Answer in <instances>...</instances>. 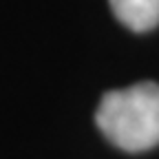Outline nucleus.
Wrapping results in <instances>:
<instances>
[{
    "label": "nucleus",
    "instance_id": "1",
    "mask_svg": "<svg viewBox=\"0 0 159 159\" xmlns=\"http://www.w3.org/2000/svg\"><path fill=\"white\" fill-rule=\"evenodd\" d=\"M95 122L108 142L122 150L142 152L155 148L159 144V84L139 82L104 93Z\"/></svg>",
    "mask_w": 159,
    "mask_h": 159
},
{
    "label": "nucleus",
    "instance_id": "2",
    "mask_svg": "<svg viewBox=\"0 0 159 159\" xmlns=\"http://www.w3.org/2000/svg\"><path fill=\"white\" fill-rule=\"evenodd\" d=\"M119 22L144 33L159 25V0H108Z\"/></svg>",
    "mask_w": 159,
    "mask_h": 159
}]
</instances>
